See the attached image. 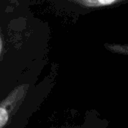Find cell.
<instances>
[{"label": "cell", "instance_id": "3", "mask_svg": "<svg viewBox=\"0 0 128 128\" xmlns=\"http://www.w3.org/2000/svg\"><path fill=\"white\" fill-rule=\"evenodd\" d=\"M97 1H99L100 3H102V4H111V3H113L115 0H97Z\"/></svg>", "mask_w": 128, "mask_h": 128}, {"label": "cell", "instance_id": "2", "mask_svg": "<svg viewBox=\"0 0 128 128\" xmlns=\"http://www.w3.org/2000/svg\"><path fill=\"white\" fill-rule=\"evenodd\" d=\"M107 49L118 54H122L125 56H128V45H116V44H110L106 45Z\"/></svg>", "mask_w": 128, "mask_h": 128}, {"label": "cell", "instance_id": "1", "mask_svg": "<svg viewBox=\"0 0 128 128\" xmlns=\"http://www.w3.org/2000/svg\"><path fill=\"white\" fill-rule=\"evenodd\" d=\"M32 86V82L21 83L0 98V128H7L16 118L20 108L28 99Z\"/></svg>", "mask_w": 128, "mask_h": 128}]
</instances>
